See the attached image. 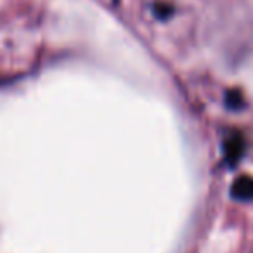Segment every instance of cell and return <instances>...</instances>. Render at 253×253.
Returning <instances> with one entry per match:
<instances>
[{
  "mask_svg": "<svg viewBox=\"0 0 253 253\" xmlns=\"http://www.w3.org/2000/svg\"><path fill=\"white\" fill-rule=\"evenodd\" d=\"M225 106L232 111H239V109L245 108V95L239 88H229L225 92Z\"/></svg>",
  "mask_w": 253,
  "mask_h": 253,
  "instance_id": "3",
  "label": "cell"
},
{
  "mask_svg": "<svg viewBox=\"0 0 253 253\" xmlns=\"http://www.w3.org/2000/svg\"><path fill=\"white\" fill-rule=\"evenodd\" d=\"M231 196L238 201H253V177L239 175L231 187Z\"/></svg>",
  "mask_w": 253,
  "mask_h": 253,
  "instance_id": "2",
  "label": "cell"
},
{
  "mask_svg": "<svg viewBox=\"0 0 253 253\" xmlns=\"http://www.w3.org/2000/svg\"><path fill=\"white\" fill-rule=\"evenodd\" d=\"M246 142L239 132H232L224 142V158L229 167H234L245 155Z\"/></svg>",
  "mask_w": 253,
  "mask_h": 253,
  "instance_id": "1",
  "label": "cell"
},
{
  "mask_svg": "<svg viewBox=\"0 0 253 253\" xmlns=\"http://www.w3.org/2000/svg\"><path fill=\"white\" fill-rule=\"evenodd\" d=\"M153 12H155V16L158 19H169L172 18L173 14V5L169 4V2H158V4H155V7H153Z\"/></svg>",
  "mask_w": 253,
  "mask_h": 253,
  "instance_id": "4",
  "label": "cell"
}]
</instances>
